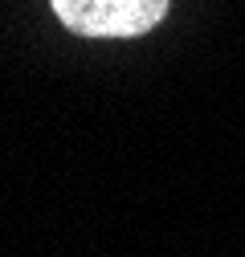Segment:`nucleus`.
I'll list each match as a JSON object with an SVG mask.
<instances>
[{
	"label": "nucleus",
	"mask_w": 245,
	"mask_h": 257,
	"mask_svg": "<svg viewBox=\"0 0 245 257\" xmlns=\"http://www.w3.org/2000/svg\"><path fill=\"white\" fill-rule=\"evenodd\" d=\"M57 21L82 37H139L168 17L172 0H49Z\"/></svg>",
	"instance_id": "1"
}]
</instances>
